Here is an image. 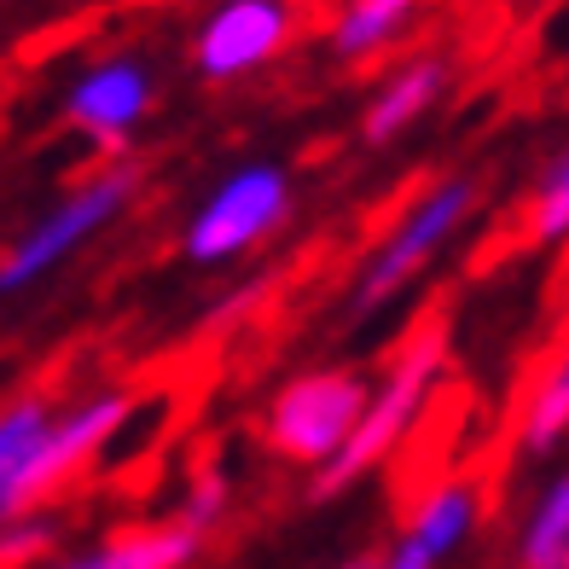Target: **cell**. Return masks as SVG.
Instances as JSON below:
<instances>
[{
    "label": "cell",
    "instance_id": "6da1fadb",
    "mask_svg": "<svg viewBox=\"0 0 569 569\" xmlns=\"http://www.w3.org/2000/svg\"><path fill=\"white\" fill-rule=\"evenodd\" d=\"M448 355H453V343H448V331H442V326L412 331V338L401 343V355L390 360V372H383V378L372 383L367 412H360L355 430L343 436V448H338V453H331V459L320 465V471H315V482H308V500H315V506L338 500L343 488H355L367 471H378V465L407 442L412 425L425 419L430 396L442 390V378H448Z\"/></svg>",
    "mask_w": 569,
    "mask_h": 569
},
{
    "label": "cell",
    "instance_id": "7a4b0ae2",
    "mask_svg": "<svg viewBox=\"0 0 569 569\" xmlns=\"http://www.w3.org/2000/svg\"><path fill=\"white\" fill-rule=\"evenodd\" d=\"M297 216V180L273 158L232 163L180 221V256L192 268H239Z\"/></svg>",
    "mask_w": 569,
    "mask_h": 569
},
{
    "label": "cell",
    "instance_id": "3957f363",
    "mask_svg": "<svg viewBox=\"0 0 569 569\" xmlns=\"http://www.w3.org/2000/svg\"><path fill=\"white\" fill-rule=\"evenodd\" d=\"M140 192H146V163H134V158H111L106 169L76 180L59 203H47V210L0 250V297H18V291H30V284H41L47 273H59L76 250H88L111 221H122L128 203Z\"/></svg>",
    "mask_w": 569,
    "mask_h": 569
},
{
    "label": "cell",
    "instance_id": "277c9868",
    "mask_svg": "<svg viewBox=\"0 0 569 569\" xmlns=\"http://www.w3.org/2000/svg\"><path fill=\"white\" fill-rule=\"evenodd\" d=\"M477 210H482V180L477 174H442L436 187H425L412 198V210L383 232V244L367 256V268H360L355 291H349V315L372 320L378 308H390L407 291V284H419L436 262H442V250L471 227Z\"/></svg>",
    "mask_w": 569,
    "mask_h": 569
},
{
    "label": "cell",
    "instance_id": "5b68a950",
    "mask_svg": "<svg viewBox=\"0 0 569 569\" xmlns=\"http://www.w3.org/2000/svg\"><path fill=\"white\" fill-rule=\"evenodd\" d=\"M128 412H134V396L128 390H106L93 401H76V407L53 412L30 436V448L12 459V471L0 477V523H12L23 511H47L64 488H76V477L122 436Z\"/></svg>",
    "mask_w": 569,
    "mask_h": 569
},
{
    "label": "cell",
    "instance_id": "8992f818",
    "mask_svg": "<svg viewBox=\"0 0 569 569\" xmlns=\"http://www.w3.org/2000/svg\"><path fill=\"white\" fill-rule=\"evenodd\" d=\"M158 64L134 47H117V53H99L59 88V122L76 128L93 151L106 158H134V134L158 111Z\"/></svg>",
    "mask_w": 569,
    "mask_h": 569
},
{
    "label": "cell",
    "instance_id": "52a82bcc",
    "mask_svg": "<svg viewBox=\"0 0 569 569\" xmlns=\"http://www.w3.org/2000/svg\"><path fill=\"white\" fill-rule=\"evenodd\" d=\"M372 396V378L355 372V367H320V372H302L291 378L284 390L268 401V419H262V442L291 459V465H320L343 448V436L355 430V419L367 412Z\"/></svg>",
    "mask_w": 569,
    "mask_h": 569
},
{
    "label": "cell",
    "instance_id": "ba28073f",
    "mask_svg": "<svg viewBox=\"0 0 569 569\" xmlns=\"http://www.w3.org/2000/svg\"><path fill=\"white\" fill-rule=\"evenodd\" d=\"M302 36V12L291 0H216L192 30V76L210 88L279 64Z\"/></svg>",
    "mask_w": 569,
    "mask_h": 569
},
{
    "label": "cell",
    "instance_id": "9c48e42d",
    "mask_svg": "<svg viewBox=\"0 0 569 569\" xmlns=\"http://www.w3.org/2000/svg\"><path fill=\"white\" fill-rule=\"evenodd\" d=\"M453 88V64L442 53H412L396 70L378 76V88L360 111V140L367 146H396L401 134H412Z\"/></svg>",
    "mask_w": 569,
    "mask_h": 569
},
{
    "label": "cell",
    "instance_id": "30bf717a",
    "mask_svg": "<svg viewBox=\"0 0 569 569\" xmlns=\"http://www.w3.org/2000/svg\"><path fill=\"white\" fill-rule=\"evenodd\" d=\"M419 0H338L326 23V53L338 64H378L412 36Z\"/></svg>",
    "mask_w": 569,
    "mask_h": 569
},
{
    "label": "cell",
    "instance_id": "8fae6325",
    "mask_svg": "<svg viewBox=\"0 0 569 569\" xmlns=\"http://www.w3.org/2000/svg\"><path fill=\"white\" fill-rule=\"evenodd\" d=\"M198 552H203V535L180 529V523H140V529L99 540L88 552L41 558L36 569H192Z\"/></svg>",
    "mask_w": 569,
    "mask_h": 569
},
{
    "label": "cell",
    "instance_id": "7c38bea8",
    "mask_svg": "<svg viewBox=\"0 0 569 569\" xmlns=\"http://www.w3.org/2000/svg\"><path fill=\"white\" fill-rule=\"evenodd\" d=\"M477 529H482V488H477L471 477H453V482L430 488V495L412 506V517H407L401 535L419 540L436 563H448L453 552L471 547Z\"/></svg>",
    "mask_w": 569,
    "mask_h": 569
},
{
    "label": "cell",
    "instance_id": "4fadbf2b",
    "mask_svg": "<svg viewBox=\"0 0 569 569\" xmlns=\"http://www.w3.org/2000/svg\"><path fill=\"white\" fill-rule=\"evenodd\" d=\"M563 430H569V360L563 349L540 360V372L523 396V412H517V453L523 459H552L563 448Z\"/></svg>",
    "mask_w": 569,
    "mask_h": 569
},
{
    "label": "cell",
    "instance_id": "5bb4252c",
    "mask_svg": "<svg viewBox=\"0 0 569 569\" xmlns=\"http://www.w3.org/2000/svg\"><path fill=\"white\" fill-rule=\"evenodd\" d=\"M517 569H569V477L563 471L540 488L529 517H523Z\"/></svg>",
    "mask_w": 569,
    "mask_h": 569
},
{
    "label": "cell",
    "instance_id": "9a60e30c",
    "mask_svg": "<svg viewBox=\"0 0 569 569\" xmlns=\"http://www.w3.org/2000/svg\"><path fill=\"white\" fill-rule=\"evenodd\" d=\"M523 232H529V250H558L563 244V232H569V158L563 151L547 158L540 174H535Z\"/></svg>",
    "mask_w": 569,
    "mask_h": 569
},
{
    "label": "cell",
    "instance_id": "2e32d148",
    "mask_svg": "<svg viewBox=\"0 0 569 569\" xmlns=\"http://www.w3.org/2000/svg\"><path fill=\"white\" fill-rule=\"evenodd\" d=\"M59 517H53V506L47 511H23V517H12V523H0V569H36L47 552L59 547Z\"/></svg>",
    "mask_w": 569,
    "mask_h": 569
},
{
    "label": "cell",
    "instance_id": "e0dca14e",
    "mask_svg": "<svg viewBox=\"0 0 569 569\" xmlns=\"http://www.w3.org/2000/svg\"><path fill=\"white\" fill-rule=\"evenodd\" d=\"M227 511H232V482H227V471L203 465V471L187 482V500H180V517H174V523L192 529V535H210V529L227 523Z\"/></svg>",
    "mask_w": 569,
    "mask_h": 569
},
{
    "label": "cell",
    "instance_id": "ac0fdd59",
    "mask_svg": "<svg viewBox=\"0 0 569 569\" xmlns=\"http://www.w3.org/2000/svg\"><path fill=\"white\" fill-rule=\"evenodd\" d=\"M53 419V407H47L41 396H18V401H7L0 407V477L12 471V459L30 448V436Z\"/></svg>",
    "mask_w": 569,
    "mask_h": 569
},
{
    "label": "cell",
    "instance_id": "d6986e66",
    "mask_svg": "<svg viewBox=\"0 0 569 569\" xmlns=\"http://www.w3.org/2000/svg\"><path fill=\"white\" fill-rule=\"evenodd\" d=\"M378 569H442V563H436V558H430L412 535H396V547L383 552V563H378Z\"/></svg>",
    "mask_w": 569,
    "mask_h": 569
},
{
    "label": "cell",
    "instance_id": "ffe728a7",
    "mask_svg": "<svg viewBox=\"0 0 569 569\" xmlns=\"http://www.w3.org/2000/svg\"><path fill=\"white\" fill-rule=\"evenodd\" d=\"M378 563H383V552H372V547H367V552H355V558H343L338 569H378Z\"/></svg>",
    "mask_w": 569,
    "mask_h": 569
},
{
    "label": "cell",
    "instance_id": "44dd1931",
    "mask_svg": "<svg viewBox=\"0 0 569 569\" xmlns=\"http://www.w3.org/2000/svg\"><path fill=\"white\" fill-rule=\"evenodd\" d=\"M297 12H315V7H338V0H291Z\"/></svg>",
    "mask_w": 569,
    "mask_h": 569
},
{
    "label": "cell",
    "instance_id": "7402d4cb",
    "mask_svg": "<svg viewBox=\"0 0 569 569\" xmlns=\"http://www.w3.org/2000/svg\"><path fill=\"white\" fill-rule=\"evenodd\" d=\"M419 7H425V0H419Z\"/></svg>",
    "mask_w": 569,
    "mask_h": 569
}]
</instances>
